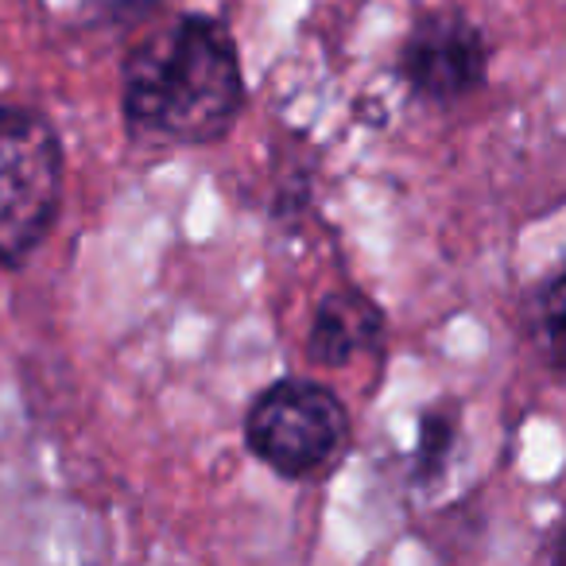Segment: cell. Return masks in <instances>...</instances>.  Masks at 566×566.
<instances>
[{
  "instance_id": "5b68a950",
  "label": "cell",
  "mask_w": 566,
  "mask_h": 566,
  "mask_svg": "<svg viewBox=\"0 0 566 566\" xmlns=\"http://www.w3.org/2000/svg\"><path fill=\"white\" fill-rule=\"evenodd\" d=\"M380 338H385V315L377 311V303L346 287L318 303L307 334V357L326 369H342L361 354H377Z\"/></svg>"
},
{
  "instance_id": "277c9868",
  "label": "cell",
  "mask_w": 566,
  "mask_h": 566,
  "mask_svg": "<svg viewBox=\"0 0 566 566\" xmlns=\"http://www.w3.org/2000/svg\"><path fill=\"white\" fill-rule=\"evenodd\" d=\"M400 74L419 97L462 102L485 82V40L462 12H427L403 40Z\"/></svg>"
},
{
  "instance_id": "7a4b0ae2",
  "label": "cell",
  "mask_w": 566,
  "mask_h": 566,
  "mask_svg": "<svg viewBox=\"0 0 566 566\" xmlns=\"http://www.w3.org/2000/svg\"><path fill=\"white\" fill-rule=\"evenodd\" d=\"M63 148L40 113L0 105V264H24L55 226Z\"/></svg>"
},
{
  "instance_id": "3957f363",
  "label": "cell",
  "mask_w": 566,
  "mask_h": 566,
  "mask_svg": "<svg viewBox=\"0 0 566 566\" xmlns=\"http://www.w3.org/2000/svg\"><path fill=\"white\" fill-rule=\"evenodd\" d=\"M244 439L283 478H315L349 450V416L331 388L287 377L252 400Z\"/></svg>"
},
{
  "instance_id": "8992f818",
  "label": "cell",
  "mask_w": 566,
  "mask_h": 566,
  "mask_svg": "<svg viewBox=\"0 0 566 566\" xmlns=\"http://www.w3.org/2000/svg\"><path fill=\"white\" fill-rule=\"evenodd\" d=\"M454 431H458V416L450 408H431L423 416V434H419V473L434 478V473L447 465V454L454 447Z\"/></svg>"
},
{
  "instance_id": "52a82bcc",
  "label": "cell",
  "mask_w": 566,
  "mask_h": 566,
  "mask_svg": "<svg viewBox=\"0 0 566 566\" xmlns=\"http://www.w3.org/2000/svg\"><path fill=\"white\" fill-rule=\"evenodd\" d=\"M539 311H543V331H547V346L551 357L558 361V346H563V275H551L547 287L539 295Z\"/></svg>"
},
{
  "instance_id": "6da1fadb",
  "label": "cell",
  "mask_w": 566,
  "mask_h": 566,
  "mask_svg": "<svg viewBox=\"0 0 566 566\" xmlns=\"http://www.w3.org/2000/svg\"><path fill=\"white\" fill-rule=\"evenodd\" d=\"M244 105L237 43L218 20L179 17L125 63V113L175 144H213Z\"/></svg>"
}]
</instances>
